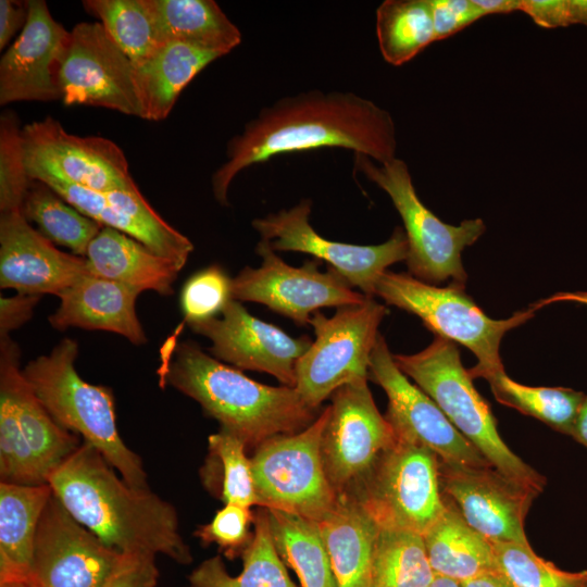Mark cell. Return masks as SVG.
<instances>
[{"instance_id": "cell-47", "label": "cell", "mask_w": 587, "mask_h": 587, "mask_svg": "<svg viewBox=\"0 0 587 587\" xmlns=\"http://www.w3.org/2000/svg\"><path fill=\"white\" fill-rule=\"evenodd\" d=\"M28 1L1 0L0 1V49H3L11 38L28 18Z\"/></svg>"}, {"instance_id": "cell-55", "label": "cell", "mask_w": 587, "mask_h": 587, "mask_svg": "<svg viewBox=\"0 0 587 587\" xmlns=\"http://www.w3.org/2000/svg\"><path fill=\"white\" fill-rule=\"evenodd\" d=\"M574 587H587V571L579 572V576Z\"/></svg>"}, {"instance_id": "cell-30", "label": "cell", "mask_w": 587, "mask_h": 587, "mask_svg": "<svg viewBox=\"0 0 587 587\" xmlns=\"http://www.w3.org/2000/svg\"><path fill=\"white\" fill-rule=\"evenodd\" d=\"M223 57L183 42H167L136 67L143 118L164 120L180 91L212 61Z\"/></svg>"}, {"instance_id": "cell-19", "label": "cell", "mask_w": 587, "mask_h": 587, "mask_svg": "<svg viewBox=\"0 0 587 587\" xmlns=\"http://www.w3.org/2000/svg\"><path fill=\"white\" fill-rule=\"evenodd\" d=\"M445 495L465 522L489 541L528 545L524 523L539 492L492 466H469L439 460Z\"/></svg>"}, {"instance_id": "cell-29", "label": "cell", "mask_w": 587, "mask_h": 587, "mask_svg": "<svg viewBox=\"0 0 587 587\" xmlns=\"http://www.w3.org/2000/svg\"><path fill=\"white\" fill-rule=\"evenodd\" d=\"M442 496L445 509L423 535L435 574L462 583L495 572L490 541L472 528L455 505Z\"/></svg>"}, {"instance_id": "cell-3", "label": "cell", "mask_w": 587, "mask_h": 587, "mask_svg": "<svg viewBox=\"0 0 587 587\" xmlns=\"http://www.w3.org/2000/svg\"><path fill=\"white\" fill-rule=\"evenodd\" d=\"M158 374L162 387L170 384L197 401L221 429L237 436L247 448L298 433L319 416L295 387L258 383L190 340L173 348Z\"/></svg>"}, {"instance_id": "cell-8", "label": "cell", "mask_w": 587, "mask_h": 587, "mask_svg": "<svg viewBox=\"0 0 587 587\" xmlns=\"http://www.w3.org/2000/svg\"><path fill=\"white\" fill-rule=\"evenodd\" d=\"M354 168L375 183L391 199L404 226L409 274L427 283L450 280L465 288L463 250L485 233L480 218L451 225L439 220L419 198L407 164L400 159L376 165L371 158L354 153Z\"/></svg>"}, {"instance_id": "cell-41", "label": "cell", "mask_w": 587, "mask_h": 587, "mask_svg": "<svg viewBox=\"0 0 587 587\" xmlns=\"http://www.w3.org/2000/svg\"><path fill=\"white\" fill-rule=\"evenodd\" d=\"M232 280L220 265L193 274L180 292V309L188 324L215 317L232 298Z\"/></svg>"}, {"instance_id": "cell-40", "label": "cell", "mask_w": 587, "mask_h": 587, "mask_svg": "<svg viewBox=\"0 0 587 587\" xmlns=\"http://www.w3.org/2000/svg\"><path fill=\"white\" fill-rule=\"evenodd\" d=\"M30 180L22 128L13 112H4L0 118V213L21 211Z\"/></svg>"}, {"instance_id": "cell-50", "label": "cell", "mask_w": 587, "mask_h": 587, "mask_svg": "<svg viewBox=\"0 0 587 587\" xmlns=\"http://www.w3.org/2000/svg\"><path fill=\"white\" fill-rule=\"evenodd\" d=\"M462 587H511V585L495 571L462 582Z\"/></svg>"}, {"instance_id": "cell-53", "label": "cell", "mask_w": 587, "mask_h": 587, "mask_svg": "<svg viewBox=\"0 0 587 587\" xmlns=\"http://www.w3.org/2000/svg\"><path fill=\"white\" fill-rule=\"evenodd\" d=\"M428 587H462V583L453 578L436 574Z\"/></svg>"}, {"instance_id": "cell-42", "label": "cell", "mask_w": 587, "mask_h": 587, "mask_svg": "<svg viewBox=\"0 0 587 587\" xmlns=\"http://www.w3.org/2000/svg\"><path fill=\"white\" fill-rule=\"evenodd\" d=\"M253 520L251 508L226 503L209 523L199 526L195 535L203 545L215 544L228 559H234L249 545Z\"/></svg>"}, {"instance_id": "cell-54", "label": "cell", "mask_w": 587, "mask_h": 587, "mask_svg": "<svg viewBox=\"0 0 587 587\" xmlns=\"http://www.w3.org/2000/svg\"><path fill=\"white\" fill-rule=\"evenodd\" d=\"M0 587H37L29 579L0 583Z\"/></svg>"}, {"instance_id": "cell-17", "label": "cell", "mask_w": 587, "mask_h": 587, "mask_svg": "<svg viewBox=\"0 0 587 587\" xmlns=\"http://www.w3.org/2000/svg\"><path fill=\"white\" fill-rule=\"evenodd\" d=\"M369 378L387 395L385 417L397 438L428 448L444 462L491 466L434 400L399 370L380 334L371 354Z\"/></svg>"}, {"instance_id": "cell-7", "label": "cell", "mask_w": 587, "mask_h": 587, "mask_svg": "<svg viewBox=\"0 0 587 587\" xmlns=\"http://www.w3.org/2000/svg\"><path fill=\"white\" fill-rule=\"evenodd\" d=\"M461 288L424 283L409 273L386 271L378 279L375 296L421 319L436 336L467 348L477 363L467 370L472 379L504 369L499 354L503 336L535 316L533 304L512 316L495 320L486 315Z\"/></svg>"}, {"instance_id": "cell-4", "label": "cell", "mask_w": 587, "mask_h": 587, "mask_svg": "<svg viewBox=\"0 0 587 587\" xmlns=\"http://www.w3.org/2000/svg\"><path fill=\"white\" fill-rule=\"evenodd\" d=\"M77 354V342L64 338L49 354L29 361L22 371L61 427L99 451L130 486L149 488L141 459L120 436L112 390L89 384L78 375Z\"/></svg>"}, {"instance_id": "cell-34", "label": "cell", "mask_w": 587, "mask_h": 587, "mask_svg": "<svg viewBox=\"0 0 587 587\" xmlns=\"http://www.w3.org/2000/svg\"><path fill=\"white\" fill-rule=\"evenodd\" d=\"M21 211L47 239L79 257H86L90 242L103 228L38 179L30 180Z\"/></svg>"}, {"instance_id": "cell-13", "label": "cell", "mask_w": 587, "mask_h": 587, "mask_svg": "<svg viewBox=\"0 0 587 587\" xmlns=\"http://www.w3.org/2000/svg\"><path fill=\"white\" fill-rule=\"evenodd\" d=\"M312 201L302 199L288 210L252 221L261 240L274 251L309 253L341 275L367 297L375 296L379 277L397 262L405 261L408 240L404 229L396 227L389 239L379 245L361 246L322 237L310 224Z\"/></svg>"}, {"instance_id": "cell-1", "label": "cell", "mask_w": 587, "mask_h": 587, "mask_svg": "<svg viewBox=\"0 0 587 587\" xmlns=\"http://www.w3.org/2000/svg\"><path fill=\"white\" fill-rule=\"evenodd\" d=\"M345 148L380 164L396 159L391 115L372 100L350 91L309 90L263 108L233 137L226 161L212 176V191L228 205V188L245 168L285 153Z\"/></svg>"}, {"instance_id": "cell-43", "label": "cell", "mask_w": 587, "mask_h": 587, "mask_svg": "<svg viewBox=\"0 0 587 587\" xmlns=\"http://www.w3.org/2000/svg\"><path fill=\"white\" fill-rule=\"evenodd\" d=\"M429 4L435 41L444 40L484 17L473 0H429Z\"/></svg>"}, {"instance_id": "cell-46", "label": "cell", "mask_w": 587, "mask_h": 587, "mask_svg": "<svg viewBox=\"0 0 587 587\" xmlns=\"http://www.w3.org/2000/svg\"><path fill=\"white\" fill-rule=\"evenodd\" d=\"M521 11L540 27L569 25L567 0H522Z\"/></svg>"}, {"instance_id": "cell-45", "label": "cell", "mask_w": 587, "mask_h": 587, "mask_svg": "<svg viewBox=\"0 0 587 587\" xmlns=\"http://www.w3.org/2000/svg\"><path fill=\"white\" fill-rule=\"evenodd\" d=\"M40 296L16 294L13 297L0 298V335H10L33 316V311Z\"/></svg>"}, {"instance_id": "cell-51", "label": "cell", "mask_w": 587, "mask_h": 587, "mask_svg": "<svg viewBox=\"0 0 587 587\" xmlns=\"http://www.w3.org/2000/svg\"><path fill=\"white\" fill-rule=\"evenodd\" d=\"M571 436L587 448V396L579 407Z\"/></svg>"}, {"instance_id": "cell-37", "label": "cell", "mask_w": 587, "mask_h": 587, "mask_svg": "<svg viewBox=\"0 0 587 587\" xmlns=\"http://www.w3.org/2000/svg\"><path fill=\"white\" fill-rule=\"evenodd\" d=\"M83 7L100 21L135 66L145 63L162 46L146 0H84Z\"/></svg>"}, {"instance_id": "cell-14", "label": "cell", "mask_w": 587, "mask_h": 587, "mask_svg": "<svg viewBox=\"0 0 587 587\" xmlns=\"http://www.w3.org/2000/svg\"><path fill=\"white\" fill-rule=\"evenodd\" d=\"M22 139L30 179L47 176L102 192L138 189L123 150L110 139L72 135L51 116L25 125Z\"/></svg>"}, {"instance_id": "cell-21", "label": "cell", "mask_w": 587, "mask_h": 587, "mask_svg": "<svg viewBox=\"0 0 587 587\" xmlns=\"http://www.w3.org/2000/svg\"><path fill=\"white\" fill-rule=\"evenodd\" d=\"M26 25L0 61V104L62 100L59 70L70 32L43 0L28 1Z\"/></svg>"}, {"instance_id": "cell-12", "label": "cell", "mask_w": 587, "mask_h": 587, "mask_svg": "<svg viewBox=\"0 0 587 587\" xmlns=\"http://www.w3.org/2000/svg\"><path fill=\"white\" fill-rule=\"evenodd\" d=\"M262 258L259 267H243L232 280V298L266 305L299 326L309 325L314 312L324 307L362 302L367 296L353 287L335 270L319 268L317 260L301 266L283 261L265 240L255 248Z\"/></svg>"}, {"instance_id": "cell-28", "label": "cell", "mask_w": 587, "mask_h": 587, "mask_svg": "<svg viewBox=\"0 0 587 587\" xmlns=\"http://www.w3.org/2000/svg\"><path fill=\"white\" fill-rule=\"evenodd\" d=\"M161 45L183 42L222 55L241 42V33L213 0H146Z\"/></svg>"}, {"instance_id": "cell-35", "label": "cell", "mask_w": 587, "mask_h": 587, "mask_svg": "<svg viewBox=\"0 0 587 587\" xmlns=\"http://www.w3.org/2000/svg\"><path fill=\"white\" fill-rule=\"evenodd\" d=\"M496 400L524 415L535 417L552 429L571 436L585 394L565 387H534L510 378L504 369L484 377Z\"/></svg>"}, {"instance_id": "cell-18", "label": "cell", "mask_w": 587, "mask_h": 587, "mask_svg": "<svg viewBox=\"0 0 587 587\" xmlns=\"http://www.w3.org/2000/svg\"><path fill=\"white\" fill-rule=\"evenodd\" d=\"M123 557L74 519L53 494L39 520L28 579L37 587H102Z\"/></svg>"}, {"instance_id": "cell-56", "label": "cell", "mask_w": 587, "mask_h": 587, "mask_svg": "<svg viewBox=\"0 0 587 587\" xmlns=\"http://www.w3.org/2000/svg\"><path fill=\"white\" fill-rule=\"evenodd\" d=\"M188 587H190V586H188Z\"/></svg>"}, {"instance_id": "cell-25", "label": "cell", "mask_w": 587, "mask_h": 587, "mask_svg": "<svg viewBox=\"0 0 587 587\" xmlns=\"http://www.w3.org/2000/svg\"><path fill=\"white\" fill-rule=\"evenodd\" d=\"M91 274L129 286L139 292H174L173 284L183 268L114 228L103 226L90 242L87 254Z\"/></svg>"}, {"instance_id": "cell-20", "label": "cell", "mask_w": 587, "mask_h": 587, "mask_svg": "<svg viewBox=\"0 0 587 587\" xmlns=\"http://www.w3.org/2000/svg\"><path fill=\"white\" fill-rule=\"evenodd\" d=\"M221 317L188 324L196 334L211 341L209 353L238 370L267 373L284 386H296V365L313 340L308 336L294 338L278 326L250 314L232 299Z\"/></svg>"}, {"instance_id": "cell-10", "label": "cell", "mask_w": 587, "mask_h": 587, "mask_svg": "<svg viewBox=\"0 0 587 587\" xmlns=\"http://www.w3.org/2000/svg\"><path fill=\"white\" fill-rule=\"evenodd\" d=\"M386 307L374 297L337 308L332 316L316 311L309 325L315 339L296 365L295 388L304 402L316 409L339 387L369 379L372 351Z\"/></svg>"}, {"instance_id": "cell-22", "label": "cell", "mask_w": 587, "mask_h": 587, "mask_svg": "<svg viewBox=\"0 0 587 587\" xmlns=\"http://www.w3.org/2000/svg\"><path fill=\"white\" fill-rule=\"evenodd\" d=\"M91 274L87 259L57 249L22 211L0 214V286L17 294L59 296Z\"/></svg>"}, {"instance_id": "cell-32", "label": "cell", "mask_w": 587, "mask_h": 587, "mask_svg": "<svg viewBox=\"0 0 587 587\" xmlns=\"http://www.w3.org/2000/svg\"><path fill=\"white\" fill-rule=\"evenodd\" d=\"M267 510L275 548L297 574L302 587H338L317 522Z\"/></svg>"}, {"instance_id": "cell-15", "label": "cell", "mask_w": 587, "mask_h": 587, "mask_svg": "<svg viewBox=\"0 0 587 587\" xmlns=\"http://www.w3.org/2000/svg\"><path fill=\"white\" fill-rule=\"evenodd\" d=\"M62 101L143 118L136 67L100 22H82L70 32L59 70Z\"/></svg>"}, {"instance_id": "cell-5", "label": "cell", "mask_w": 587, "mask_h": 587, "mask_svg": "<svg viewBox=\"0 0 587 587\" xmlns=\"http://www.w3.org/2000/svg\"><path fill=\"white\" fill-rule=\"evenodd\" d=\"M399 370L411 378L447 419L500 473L539 494L546 478L502 440L488 402L473 385L455 342L436 336L422 351L394 354Z\"/></svg>"}, {"instance_id": "cell-16", "label": "cell", "mask_w": 587, "mask_h": 587, "mask_svg": "<svg viewBox=\"0 0 587 587\" xmlns=\"http://www.w3.org/2000/svg\"><path fill=\"white\" fill-rule=\"evenodd\" d=\"M322 438V457L337 494L354 489L390 448L395 433L374 402L367 379L339 387L332 396Z\"/></svg>"}, {"instance_id": "cell-31", "label": "cell", "mask_w": 587, "mask_h": 587, "mask_svg": "<svg viewBox=\"0 0 587 587\" xmlns=\"http://www.w3.org/2000/svg\"><path fill=\"white\" fill-rule=\"evenodd\" d=\"M241 558L242 571L237 576L229 575L220 555L203 561L189 575V586L297 587L275 548L265 508L254 514L252 537Z\"/></svg>"}, {"instance_id": "cell-48", "label": "cell", "mask_w": 587, "mask_h": 587, "mask_svg": "<svg viewBox=\"0 0 587 587\" xmlns=\"http://www.w3.org/2000/svg\"><path fill=\"white\" fill-rule=\"evenodd\" d=\"M483 12L489 14H510L521 11L522 0H473Z\"/></svg>"}, {"instance_id": "cell-2", "label": "cell", "mask_w": 587, "mask_h": 587, "mask_svg": "<svg viewBox=\"0 0 587 587\" xmlns=\"http://www.w3.org/2000/svg\"><path fill=\"white\" fill-rule=\"evenodd\" d=\"M54 496L82 525L124 554H163L179 564L192 555L175 508L149 488H136L86 442L51 474Z\"/></svg>"}, {"instance_id": "cell-24", "label": "cell", "mask_w": 587, "mask_h": 587, "mask_svg": "<svg viewBox=\"0 0 587 587\" xmlns=\"http://www.w3.org/2000/svg\"><path fill=\"white\" fill-rule=\"evenodd\" d=\"M140 292L124 284L87 274L63 290L49 323L55 329L79 327L118 334L134 345L147 342L136 313Z\"/></svg>"}, {"instance_id": "cell-27", "label": "cell", "mask_w": 587, "mask_h": 587, "mask_svg": "<svg viewBox=\"0 0 587 587\" xmlns=\"http://www.w3.org/2000/svg\"><path fill=\"white\" fill-rule=\"evenodd\" d=\"M52 495L49 484L0 483V583L29 578L39 520Z\"/></svg>"}, {"instance_id": "cell-9", "label": "cell", "mask_w": 587, "mask_h": 587, "mask_svg": "<svg viewBox=\"0 0 587 587\" xmlns=\"http://www.w3.org/2000/svg\"><path fill=\"white\" fill-rule=\"evenodd\" d=\"M327 405L304 429L275 436L250 458L258 505L320 522L336 505L322 457V438L329 417Z\"/></svg>"}, {"instance_id": "cell-11", "label": "cell", "mask_w": 587, "mask_h": 587, "mask_svg": "<svg viewBox=\"0 0 587 587\" xmlns=\"http://www.w3.org/2000/svg\"><path fill=\"white\" fill-rule=\"evenodd\" d=\"M350 492L379 528L410 530L422 536L445 509L438 455L424 446L397 437Z\"/></svg>"}, {"instance_id": "cell-33", "label": "cell", "mask_w": 587, "mask_h": 587, "mask_svg": "<svg viewBox=\"0 0 587 587\" xmlns=\"http://www.w3.org/2000/svg\"><path fill=\"white\" fill-rule=\"evenodd\" d=\"M435 575L421 534L378 527L369 587H428Z\"/></svg>"}, {"instance_id": "cell-36", "label": "cell", "mask_w": 587, "mask_h": 587, "mask_svg": "<svg viewBox=\"0 0 587 587\" xmlns=\"http://www.w3.org/2000/svg\"><path fill=\"white\" fill-rule=\"evenodd\" d=\"M376 35L386 62H409L435 41L429 0L384 1L376 11Z\"/></svg>"}, {"instance_id": "cell-49", "label": "cell", "mask_w": 587, "mask_h": 587, "mask_svg": "<svg viewBox=\"0 0 587 587\" xmlns=\"http://www.w3.org/2000/svg\"><path fill=\"white\" fill-rule=\"evenodd\" d=\"M555 302H575L587 305V291L558 292L548 298L538 300L533 305L539 310Z\"/></svg>"}, {"instance_id": "cell-38", "label": "cell", "mask_w": 587, "mask_h": 587, "mask_svg": "<svg viewBox=\"0 0 587 587\" xmlns=\"http://www.w3.org/2000/svg\"><path fill=\"white\" fill-rule=\"evenodd\" d=\"M495 569L511 587H574L579 572H567L538 557L530 545L490 541Z\"/></svg>"}, {"instance_id": "cell-6", "label": "cell", "mask_w": 587, "mask_h": 587, "mask_svg": "<svg viewBox=\"0 0 587 587\" xmlns=\"http://www.w3.org/2000/svg\"><path fill=\"white\" fill-rule=\"evenodd\" d=\"M20 359L17 344L0 335V479L48 484L83 441L52 419L26 380Z\"/></svg>"}, {"instance_id": "cell-26", "label": "cell", "mask_w": 587, "mask_h": 587, "mask_svg": "<svg viewBox=\"0 0 587 587\" xmlns=\"http://www.w3.org/2000/svg\"><path fill=\"white\" fill-rule=\"evenodd\" d=\"M338 587H369L378 526L350 491L317 522Z\"/></svg>"}, {"instance_id": "cell-44", "label": "cell", "mask_w": 587, "mask_h": 587, "mask_svg": "<svg viewBox=\"0 0 587 587\" xmlns=\"http://www.w3.org/2000/svg\"><path fill=\"white\" fill-rule=\"evenodd\" d=\"M154 559L149 554H124L102 587H155L159 571Z\"/></svg>"}, {"instance_id": "cell-39", "label": "cell", "mask_w": 587, "mask_h": 587, "mask_svg": "<svg viewBox=\"0 0 587 587\" xmlns=\"http://www.w3.org/2000/svg\"><path fill=\"white\" fill-rule=\"evenodd\" d=\"M210 454L222 470L221 499L251 508L258 505V497L251 460L246 455V445L237 436L220 429L208 439Z\"/></svg>"}, {"instance_id": "cell-52", "label": "cell", "mask_w": 587, "mask_h": 587, "mask_svg": "<svg viewBox=\"0 0 587 587\" xmlns=\"http://www.w3.org/2000/svg\"><path fill=\"white\" fill-rule=\"evenodd\" d=\"M567 17L570 24L587 26V0H567Z\"/></svg>"}, {"instance_id": "cell-23", "label": "cell", "mask_w": 587, "mask_h": 587, "mask_svg": "<svg viewBox=\"0 0 587 587\" xmlns=\"http://www.w3.org/2000/svg\"><path fill=\"white\" fill-rule=\"evenodd\" d=\"M38 180L84 215L124 233L182 267L193 250L191 241L166 223L138 189L102 192L47 176Z\"/></svg>"}]
</instances>
